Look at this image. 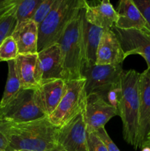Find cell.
I'll return each mask as SVG.
<instances>
[{"label":"cell","instance_id":"6da1fadb","mask_svg":"<svg viewBox=\"0 0 150 151\" xmlns=\"http://www.w3.org/2000/svg\"><path fill=\"white\" fill-rule=\"evenodd\" d=\"M59 128L48 117L24 123L10 122L7 129L8 148L6 151H49L57 145Z\"/></svg>","mask_w":150,"mask_h":151},{"label":"cell","instance_id":"7a4b0ae2","mask_svg":"<svg viewBox=\"0 0 150 151\" xmlns=\"http://www.w3.org/2000/svg\"><path fill=\"white\" fill-rule=\"evenodd\" d=\"M84 7L73 16L57 44L61 52L62 63L66 81L82 78V70L85 64V47L83 39Z\"/></svg>","mask_w":150,"mask_h":151},{"label":"cell","instance_id":"3957f363","mask_svg":"<svg viewBox=\"0 0 150 151\" xmlns=\"http://www.w3.org/2000/svg\"><path fill=\"white\" fill-rule=\"evenodd\" d=\"M141 73L134 69L124 71L121 75L122 97L119 109L123 137L126 143L138 148L139 127V80Z\"/></svg>","mask_w":150,"mask_h":151},{"label":"cell","instance_id":"277c9868","mask_svg":"<svg viewBox=\"0 0 150 151\" xmlns=\"http://www.w3.org/2000/svg\"><path fill=\"white\" fill-rule=\"evenodd\" d=\"M84 4V0H56L49 14L38 26V52L57 44L69 22Z\"/></svg>","mask_w":150,"mask_h":151},{"label":"cell","instance_id":"5b68a950","mask_svg":"<svg viewBox=\"0 0 150 151\" xmlns=\"http://www.w3.org/2000/svg\"><path fill=\"white\" fill-rule=\"evenodd\" d=\"M46 116L38 88L21 89L4 108L0 109V119L13 123L32 122Z\"/></svg>","mask_w":150,"mask_h":151},{"label":"cell","instance_id":"8992f818","mask_svg":"<svg viewBox=\"0 0 150 151\" xmlns=\"http://www.w3.org/2000/svg\"><path fill=\"white\" fill-rule=\"evenodd\" d=\"M85 86V78L66 81V91L60 103L48 116L52 125L60 128L84 109L86 100Z\"/></svg>","mask_w":150,"mask_h":151},{"label":"cell","instance_id":"52a82bcc","mask_svg":"<svg viewBox=\"0 0 150 151\" xmlns=\"http://www.w3.org/2000/svg\"><path fill=\"white\" fill-rule=\"evenodd\" d=\"M110 29L119 39L125 58L131 55L142 56L147 63V69L150 72V31L147 28L121 29L115 26Z\"/></svg>","mask_w":150,"mask_h":151},{"label":"cell","instance_id":"ba28073f","mask_svg":"<svg viewBox=\"0 0 150 151\" xmlns=\"http://www.w3.org/2000/svg\"><path fill=\"white\" fill-rule=\"evenodd\" d=\"M123 72L121 65L99 66L94 64L84 66L82 70V78L85 79L86 96L91 93L99 92L109 86L121 81Z\"/></svg>","mask_w":150,"mask_h":151},{"label":"cell","instance_id":"9c48e42d","mask_svg":"<svg viewBox=\"0 0 150 151\" xmlns=\"http://www.w3.org/2000/svg\"><path fill=\"white\" fill-rule=\"evenodd\" d=\"M57 79L65 80L60 46L54 44L38 52L35 80L40 86Z\"/></svg>","mask_w":150,"mask_h":151},{"label":"cell","instance_id":"30bf717a","mask_svg":"<svg viewBox=\"0 0 150 151\" xmlns=\"http://www.w3.org/2000/svg\"><path fill=\"white\" fill-rule=\"evenodd\" d=\"M84 109L71 120L59 128L57 145L66 151H88V132L85 122Z\"/></svg>","mask_w":150,"mask_h":151},{"label":"cell","instance_id":"8fae6325","mask_svg":"<svg viewBox=\"0 0 150 151\" xmlns=\"http://www.w3.org/2000/svg\"><path fill=\"white\" fill-rule=\"evenodd\" d=\"M84 116L87 132H95L105 126L107 122L115 116H119L117 111L107 104L96 93L86 96Z\"/></svg>","mask_w":150,"mask_h":151},{"label":"cell","instance_id":"7c38bea8","mask_svg":"<svg viewBox=\"0 0 150 151\" xmlns=\"http://www.w3.org/2000/svg\"><path fill=\"white\" fill-rule=\"evenodd\" d=\"M139 95L138 148H143L150 134V72L147 69L140 75Z\"/></svg>","mask_w":150,"mask_h":151},{"label":"cell","instance_id":"4fadbf2b","mask_svg":"<svg viewBox=\"0 0 150 151\" xmlns=\"http://www.w3.org/2000/svg\"><path fill=\"white\" fill-rule=\"evenodd\" d=\"M124 60V54L116 35L111 29L104 31L97 49L96 64L116 66L121 65Z\"/></svg>","mask_w":150,"mask_h":151},{"label":"cell","instance_id":"5bb4252c","mask_svg":"<svg viewBox=\"0 0 150 151\" xmlns=\"http://www.w3.org/2000/svg\"><path fill=\"white\" fill-rule=\"evenodd\" d=\"M84 9L87 22L105 30L111 29L117 21V12L107 0H103L96 5H90L85 1Z\"/></svg>","mask_w":150,"mask_h":151},{"label":"cell","instance_id":"9a60e30c","mask_svg":"<svg viewBox=\"0 0 150 151\" xmlns=\"http://www.w3.org/2000/svg\"><path fill=\"white\" fill-rule=\"evenodd\" d=\"M19 49V55L38 53V26L32 20L16 24L12 33Z\"/></svg>","mask_w":150,"mask_h":151},{"label":"cell","instance_id":"2e32d148","mask_svg":"<svg viewBox=\"0 0 150 151\" xmlns=\"http://www.w3.org/2000/svg\"><path fill=\"white\" fill-rule=\"evenodd\" d=\"M118 19L114 26L121 29H143L146 23L132 0H121L118 4Z\"/></svg>","mask_w":150,"mask_h":151},{"label":"cell","instance_id":"e0dca14e","mask_svg":"<svg viewBox=\"0 0 150 151\" xmlns=\"http://www.w3.org/2000/svg\"><path fill=\"white\" fill-rule=\"evenodd\" d=\"M66 88V81L57 79L41 84L38 88L43 109L47 116L54 112L60 103Z\"/></svg>","mask_w":150,"mask_h":151},{"label":"cell","instance_id":"ac0fdd59","mask_svg":"<svg viewBox=\"0 0 150 151\" xmlns=\"http://www.w3.org/2000/svg\"><path fill=\"white\" fill-rule=\"evenodd\" d=\"M38 53L19 55L15 59V67L22 89H35L38 84L35 80Z\"/></svg>","mask_w":150,"mask_h":151},{"label":"cell","instance_id":"d6986e66","mask_svg":"<svg viewBox=\"0 0 150 151\" xmlns=\"http://www.w3.org/2000/svg\"><path fill=\"white\" fill-rule=\"evenodd\" d=\"M105 29L91 24L86 21L85 13L83 17V39L85 47V64L84 66L96 64V51L101 35Z\"/></svg>","mask_w":150,"mask_h":151},{"label":"cell","instance_id":"ffe728a7","mask_svg":"<svg viewBox=\"0 0 150 151\" xmlns=\"http://www.w3.org/2000/svg\"><path fill=\"white\" fill-rule=\"evenodd\" d=\"M7 65H8L7 79L4 94L0 101V109L4 108L22 89L20 81L16 73L15 60L7 62Z\"/></svg>","mask_w":150,"mask_h":151},{"label":"cell","instance_id":"44dd1931","mask_svg":"<svg viewBox=\"0 0 150 151\" xmlns=\"http://www.w3.org/2000/svg\"><path fill=\"white\" fill-rule=\"evenodd\" d=\"M19 0L13 6L0 13V45L7 37L10 36L16 26V8Z\"/></svg>","mask_w":150,"mask_h":151},{"label":"cell","instance_id":"7402d4cb","mask_svg":"<svg viewBox=\"0 0 150 151\" xmlns=\"http://www.w3.org/2000/svg\"><path fill=\"white\" fill-rule=\"evenodd\" d=\"M121 81L115 83L96 93L105 103L114 108L117 111L118 113H119V106H120V102L122 97L121 82Z\"/></svg>","mask_w":150,"mask_h":151},{"label":"cell","instance_id":"603a6c76","mask_svg":"<svg viewBox=\"0 0 150 151\" xmlns=\"http://www.w3.org/2000/svg\"><path fill=\"white\" fill-rule=\"evenodd\" d=\"M42 0H19L16 8V24L31 20Z\"/></svg>","mask_w":150,"mask_h":151},{"label":"cell","instance_id":"cb8c5ba5","mask_svg":"<svg viewBox=\"0 0 150 151\" xmlns=\"http://www.w3.org/2000/svg\"><path fill=\"white\" fill-rule=\"evenodd\" d=\"M19 55V49L12 35L7 37L0 45V62L15 60Z\"/></svg>","mask_w":150,"mask_h":151},{"label":"cell","instance_id":"d4e9b609","mask_svg":"<svg viewBox=\"0 0 150 151\" xmlns=\"http://www.w3.org/2000/svg\"><path fill=\"white\" fill-rule=\"evenodd\" d=\"M55 1L56 0H42L31 20L35 22L38 26H39L49 14L50 11L54 7Z\"/></svg>","mask_w":150,"mask_h":151},{"label":"cell","instance_id":"484cf974","mask_svg":"<svg viewBox=\"0 0 150 151\" xmlns=\"http://www.w3.org/2000/svg\"><path fill=\"white\" fill-rule=\"evenodd\" d=\"M87 144L88 151H107L104 145L95 132H88Z\"/></svg>","mask_w":150,"mask_h":151},{"label":"cell","instance_id":"4316f807","mask_svg":"<svg viewBox=\"0 0 150 151\" xmlns=\"http://www.w3.org/2000/svg\"><path fill=\"white\" fill-rule=\"evenodd\" d=\"M144 17L146 28L150 31V0H132Z\"/></svg>","mask_w":150,"mask_h":151},{"label":"cell","instance_id":"83f0119b","mask_svg":"<svg viewBox=\"0 0 150 151\" xmlns=\"http://www.w3.org/2000/svg\"><path fill=\"white\" fill-rule=\"evenodd\" d=\"M95 133L98 136L99 138L101 139V141L102 142L103 144L104 145L107 151H120L116 146V145L113 142V140L109 137L104 127L98 129L96 131H95Z\"/></svg>","mask_w":150,"mask_h":151},{"label":"cell","instance_id":"f1b7e54d","mask_svg":"<svg viewBox=\"0 0 150 151\" xmlns=\"http://www.w3.org/2000/svg\"><path fill=\"white\" fill-rule=\"evenodd\" d=\"M10 122L4 119H0V150H7L9 146V139L7 137V129Z\"/></svg>","mask_w":150,"mask_h":151},{"label":"cell","instance_id":"f546056e","mask_svg":"<svg viewBox=\"0 0 150 151\" xmlns=\"http://www.w3.org/2000/svg\"><path fill=\"white\" fill-rule=\"evenodd\" d=\"M17 0H0V13L15 4Z\"/></svg>","mask_w":150,"mask_h":151},{"label":"cell","instance_id":"4dcf8cb0","mask_svg":"<svg viewBox=\"0 0 150 151\" xmlns=\"http://www.w3.org/2000/svg\"><path fill=\"white\" fill-rule=\"evenodd\" d=\"M49 151H66V150H65L63 148H62L60 146H59L58 145H57V146H55L54 148L51 149V150H50Z\"/></svg>","mask_w":150,"mask_h":151},{"label":"cell","instance_id":"1f68e13d","mask_svg":"<svg viewBox=\"0 0 150 151\" xmlns=\"http://www.w3.org/2000/svg\"><path fill=\"white\" fill-rule=\"evenodd\" d=\"M150 147V139H148L146 140V142H145V144H144V147Z\"/></svg>","mask_w":150,"mask_h":151},{"label":"cell","instance_id":"d6a6232c","mask_svg":"<svg viewBox=\"0 0 150 151\" xmlns=\"http://www.w3.org/2000/svg\"><path fill=\"white\" fill-rule=\"evenodd\" d=\"M141 151H150V147H143Z\"/></svg>","mask_w":150,"mask_h":151},{"label":"cell","instance_id":"836d02e7","mask_svg":"<svg viewBox=\"0 0 150 151\" xmlns=\"http://www.w3.org/2000/svg\"><path fill=\"white\" fill-rule=\"evenodd\" d=\"M150 139V134H149V136H148V138H147V139Z\"/></svg>","mask_w":150,"mask_h":151},{"label":"cell","instance_id":"e575fe53","mask_svg":"<svg viewBox=\"0 0 150 151\" xmlns=\"http://www.w3.org/2000/svg\"><path fill=\"white\" fill-rule=\"evenodd\" d=\"M20 151H32V150H20Z\"/></svg>","mask_w":150,"mask_h":151},{"label":"cell","instance_id":"d590c367","mask_svg":"<svg viewBox=\"0 0 150 151\" xmlns=\"http://www.w3.org/2000/svg\"><path fill=\"white\" fill-rule=\"evenodd\" d=\"M0 151H5V150H0Z\"/></svg>","mask_w":150,"mask_h":151}]
</instances>
